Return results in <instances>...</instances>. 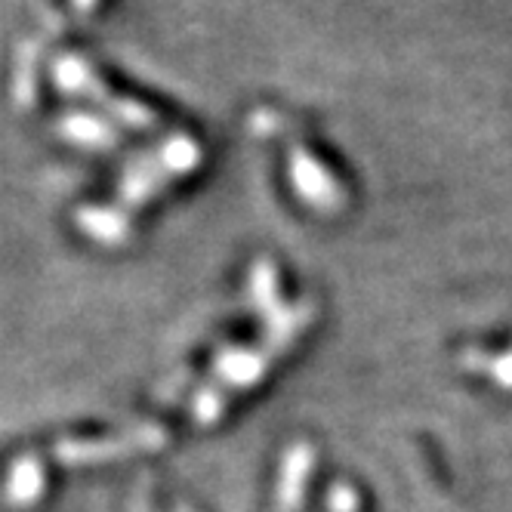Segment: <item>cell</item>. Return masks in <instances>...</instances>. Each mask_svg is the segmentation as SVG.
Instances as JSON below:
<instances>
[{
    "instance_id": "cell-7",
    "label": "cell",
    "mask_w": 512,
    "mask_h": 512,
    "mask_svg": "<svg viewBox=\"0 0 512 512\" xmlns=\"http://www.w3.org/2000/svg\"><path fill=\"white\" fill-rule=\"evenodd\" d=\"M331 509H334V512H352V509H355V494L346 491V485H337V488L331 491Z\"/></svg>"
},
{
    "instance_id": "cell-4",
    "label": "cell",
    "mask_w": 512,
    "mask_h": 512,
    "mask_svg": "<svg viewBox=\"0 0 512 512\" xmlns=\"http://www.w3.org/2000/svg\"><path fill=\"white\" fill-rule=\"evenodd\" d=\"M312 469V448L300 445L290 448L281 466V482H278V512H297L303 509V491L309 482Z\"/></svg>"
},
{
    "instance_id": "cell-6",
    "label": "cell",
    "mask_w": 512,
    "mask_h": 512,
    "mask_svg": "<svg viewBox=\"0 0 512 512\" xmlns=\"http://www.w3.org/2000/svg\"><path fill=\"white\" fill-rule=\"evenodd\" d=\"M250 290H253V303L260 312H266L269 318H275L281 312L278 306V275L272 269V263H260L250 278Z\"/></svg>"
},
{
    "instance_id": "cell-1",
    "label": "cell",
    "mask_w": 512,
    "mask_h": 512,
    "mask_svg": "<svg viewBox=\"0 0 512 512\" xmlns=\"http://www.w3.org/2000/svg\"><path fill=\"white\" fill-rule=\"evenodd\" d=\"M309 321H312V306H306V303L281 309L275 318H269V327H266V334H263L260 343L232 349V352H226L223 358H219L207 386L198 392L195 405H192L195 423L198 426L213 423L219 414L226 411L232 395L253 386L284 355V349L294 346V340L306 331Z\"/></svg>"
},
{
    "instance_id": "cell-3",
    "label": "cell",
    "mask_w": 512,
    "mask_h": 512,
    "mask_svg": "<svg viewBox=\"0 0 512 512\" xmlns=\"http://www.w3.org/2000/svg\"><path fill=\"white\" fill-rule=\"evenodd\" d=\"M294 182L297 192L318 210H337L340 207V189L334 186V179L324 173L321 164H315L306 152L294 155Z\"/></svg>"
},
{
    "instance_id": "cell-5",
    "label": "cell",
    "mask_w": 512,
    "mask_h": 512,
    "mask_svg": "<svg viewBox=\"0 0 512 512\" xmlns=\"http://www.w3.org/2000/svg\"><path fill=\"white\" fill-rule=\"evenodd\" d=\"M44 491V469L34 457H19L10 469V479H7V503L10 506H28L41 497Z\"/></svg>"
},
{
    "instance_id": "cell-2",
    "label": "cell",
    "mask_w": 512,
    "mask_h": 512,
    "mask_svg": "<svg viewBox=\"0 0 512 512\" xmlns=\"http://www.w3.org/2000/svg\"><path fill=\"white\" fill-rule=\"evenodd\" d=\"M164 445V432L155 426H136L118 435L105 438H62L53 448V460L65 466H84V463H108L118 457H133L142 451H155Z\"/></svg>"
}]
</instances>
